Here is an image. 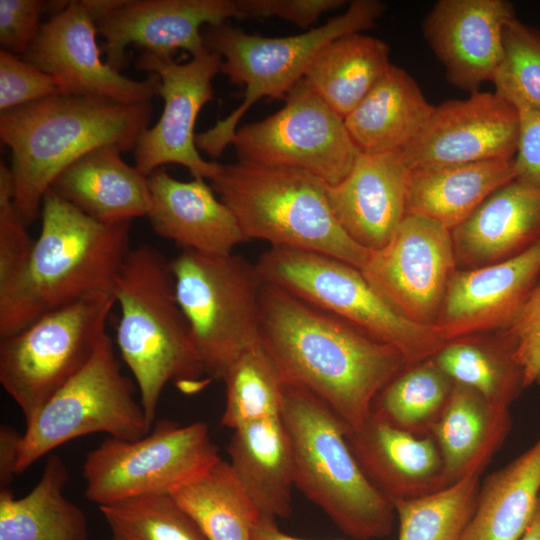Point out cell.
Here are the masks:
<instances>
[{"label":"cell","mask_w":540,"mask_h":540,"mask_svg":"<svg viewBox=\"0 0 540 540\" xmlns=\"http://www.w3.org/2000/svg\"><path fill=\"white\" fill-rule=\"evenodd\" d=\"M104 39L106 63L120 71L130 44L145 52L191 56L206 48L201 28L243 18L239 0H85Z\"/></svg>","instance_id":"e0dca14e"},{"label":"cell","mask_w":540,"mask_h":540,"mask_svg":"<svg viewBox=\"0 0 540 540\" xmlns=\"http://www.w3.org/2000/svg\"><path fill=\"white\" fill-rule=\"evenodd\" d=\"M434 108L411 75L392 65L344 122L360 153L402 152L420 133Z\"/></svg>","instance_id":"f1b7e54d"},{"label":"cell","mask_w":540,"mask_h":540,"mask_svg":"<svg viewBox=\"0 0 540 540\" xmlns=\"http://www.w3.org/2000/svg\"><path fill=\"white\" fill-rule=\"evenodd\" d=\"M29 262L0 295V338L89 294L113 293L131 250V221L102 222L49 189Z\"/></svg>","instance_id":"3957f363"},{"label":"cell","mask_w":540,"mask_h":540,"mask_svg":"<svg viewBox=\"0 0 540 540\" xmlns=\"http://www.w3.org/2000/svg\"><path fill=\"white\" fill-rule=\"evenodd\" d=\"M515 16L506 0H439L421 30L447 80L472 93L492 82L503 55L504 27Z\"/></svg>","instance_id":"d6986e66"},{"label":"cell","mask_w":540,"mask_h":540,"mask_svg":"<svg viewBox=\"0 0 540 540\" xmlns=\"http://www.w3.org/2000/svg\"><path fill=\"white\" fill-rule=\"evenodd\" d=\"M14 203L10 167L0 164V295L8 291L24 272L35 240L26 229Z\"/></svg>","instance_id":"ab89813d"},{"label":"cell","mask_w":540,"mask_h":540,"mask_svg":"<svg viewBox=\"0 0 540 540\" xmlns=\"http://www.w3.org/2000/svg\"><path fill=\"white\" fill-rule=\"evenodd\" d=\"M207 540H252L261 516L222 458L192 481L170 492Z\"/></svg>","instance_id":"836d02e7"},{"label":"cell","mask_w":540,"mask_h":540,"mask_svg":"<svg viewBox=\"0 0 540 540\" xmlns=\"http://www.w3.org/2000/svg\"><path fill=\"white\" fill-rule=\"evenodd\" d=\"M512 428L508 409L490 404L474 389L455 382L431 435L449 484L483 472Z\"/></svg>","instance_id":"4316f807"},{"label":"cell","mask_w":540,"mask_h":540,"mask_svg":"<svg viewBox=\"0 0 540 540\" xmlns=\"http://www.w3.org/2000/svg\"><path fill=\"white\" fill-rule=\"evenodd\" d=\"M63 93V86L58 79L1 49V113Z\"/></svg>","instance_id":"60d3db41"},{"label":"cell","mask_w":540,"mask_h":540,"mask_svg":"<svg viewBox=\"0 0 540 540\" xmlns=\"http://www.w3.org/2000/svg\"><path fill=\"white\" fill-rule=\"evenodd\" d=\"M458 270L516 257L540 241V186L512 180L451 231Z\"/></svg>","instance_id":"cb8c5ba5"},{"label":"cell","mask_w":540,"mask_h":540,"mask_svg":"<svg viewBox=\"0 0 540 540\" xmlns=\"http://www.w3.org/2000/svg\"><path fill=\"white\" fill-rule=\"evenodd\" d=\"M514 179L513 159L410 169L407 214L426 217L452 231Z\"/></svg>","instance_id":"484cf974"},{"label":"cell","mask_w":540,"mask_h":540,"mask_svg":"<svg viewBox=\"0 0 540 540\" xmlns=\"http://www.w3.org/2000/svg\"><path fill=\"white\" fill-rule=\"evenodd\" d=\"M517 540H540V499L532 522Z\"/></svg>","instance_id":"c3c4849f"},{"label":"cell","mask_w":540,"mask_h":540,"mask_svg":"<svg viewBox=\"0 0 540 540\" xmlns=\"http://www.w3.org/2000/svg\"><path fill=\"white\" fill-rule=\"evenodd\" d=\"M346 438L367 479L392 504L450 485L432 435L404 431L371 412L347 428Z\"/></svg>","instance_id":"7402d4cb"},{"label":"cell","mask_w":540,"mask_h":540,"mask_svg":"<svg viewBox=\"0 0 540 540\" xmlns=\"http://www.w3.org/2000/svg\"><path fill=\"white\" fill-rule=\"evenodd\" d=\"M409 172L402 152L359 153L344 179L326 185L332 212L355 243L375 251L390 241L407 215Z\"/></svg>","instance_id":"44dd1931"},{"label":"cell","mask_w":540,"mask_h":540,"mask_svg":"<svg viewBox=\"0 0 540 540\" xmlns=\"http://www.w3.org/2000/svg\"><path fill=\"white\" fill-rule=\"evenodd\" d=\"M243 18L277 17L308 29L328 11L343 6L344 0H239ZM309 30V29H308Z\"/></svg>","instance_id":"ee69618b"},{"label":"cell","mask_w":540,"mask_h":540,"mask_svg":"<svg viewBox=\"0 0 540 540\" xmlns=\"http://www.w3.org/2000/svg\"><path fill=\"white\" fill-rule=\"evenodd\" d=\"M281 419L293 464L294 486L355 540L388 536L395 510L354 457L347 426L323 400L286 381Z\"/></svg>","instance_id":"5b68a950"},{"label":"cell","mask_w":540,"mask_h":540,"mask_svg":"<svg viewBox=\"0 0 540 540\" xmlns=\"http://www.w3.org/2000/svg\"><path fill=\"white\" fill-rule=\"evenodd\" d=\"M210 182L247 241L328 255L360 270L367 262L371 251L339 225L327 198V183L320 178L238 160L220 164Z\"/></svg>","instance_id":"8992f818"},{"label":"cell","mask_w":540,"mask_h":540,"mask_svg":"<svg viewBox=\"0 0 540 540\" xmlns=\"http://www.w3.org/2000/svg\"><path fill=\"white\" fill-rule=\"evenodd\" d=\"M536 384L540 387V377L537 379Z\"/></svg>","instance_id":"681fc988"},{"label":"cell","mask_w":540,"mask_h":540,"mask_svg":"<svg viewBox=\"0 0 540 540\" xmlns=\"http://www.w3.org/2000/svg\"><path fill=\"white\" fill-rule=\"evenodd\" d=\"M540 499V437L480 484L474 514L461 540H517Z\"/></svg>","instance_id":"4dcf8cb0"},{"label":"cell","mask_w":540,"mask_h":540,"mask_svg":"<svg viewBox=\"0 0 540 540\" xmlns=\"http://www.w3.org/2000/svg\"><path fill=\"white\" fill-rule=\"evenodd\" d=\"M514 349L511 338L499 331L447 341L433 358L455 382L474 389L493 406L509 409L526 388Z\"/></svg>","instance_id":"d6a6232c"},{"label":"cell","mask_w":540,"mask_h":540,"mask_svg":"<svg viewBox=\"0 0 540 540\" xmlns=\"http://www.w3.org/2000/svg\"><path fill=\"white\" fill-rule=\"evenodd\" d=\"M97 28L85 0L68 1L41 24L22 59L58 79L63 94L146 103L159 95L156 74L134 80L101 59Z\"/></svg>","instance_id":"2e32d148"},{"label":"cell","mask_w":540,"mask_h":540,"mask_svg":"<svg viewBox=\"0 0 540 540\" xmlns=\"http://www.w3.org/2000/svg\"><path fill=\"white\" fill-rule=\"evenodd\" d=\"M23 434L14 427L0 426V488H7L17 474Z\"/></svg>","instance_id":"bcb514c9"},{"label":"cell","mask_w":540,"mask_h":540,"mask_svg":"<svg viewBox=\"0 0 540 540\" xmlns=\"http://www.w3.org/2000/svg\"><path fill=\"white\" fill-rule=\"evenodd\" d=\"M540 278V241L494 264L455 272L434 327L445 341L508 329Z\"/></svg>","instance_id":"ffe728a7"},{"label":"cell","mask_w":540,"mask_h":540,"mask_svg":"<svg viewBox=\"0 0 540 540\" xmlns=\"http://www.w3.org/2000/svg\"><path fill=\"white\" fill-rule=\"evenodd\" d=\"M454 384L433 357L408 364L380 390L371 412L404 431L431 435Z\"/></svg>","instance_id":"e575fe53"},{"label":"cell","mask_w":540,"mask_h":540,"mask_svg":"<svg viewBox=\"0 0 540 540\" xmlns=\"http://www.w3.org/2000/svg\"><path fill=\"white\" fill-rule=\"evenodd\" d=\"M153 231L182 249L227 255L247 241L231 210L202 178L180 181L159 168L148 176Z\"/></svg>","instance_id":"603a6c76"},{"label":"cell","mask_w":540,"mask_h":540,"mask_svg":"<svg viewBox=\"0 0 540 540\" xmlns=\"http://www.w3.org/2000/svg\"><path fill=\"white\" fill-rule=\"evenodd\" d=\"M252 540H308L298 538L282 532L276 525L275 519L265 516H260L256 521L253 531Z\"/></svg>","instance_id":"7dc6e473"},{"label":"cell","mask_w":540,"mask_h":540,"mask_svg":"<svg viewBox=\"0 0 540 540\" xmlns=\"http://www.w3.org/2000/svg\"><path fill=\"white\" fill-rule=\"evenodd\" d=\"M518 133L514 103L496 91L478 90L435 106L402 156L409 169L513 159Z\"/></svg>","instance_id":"ac0fdd59"},{"label":"cell","mask_w":540,"mask_h":540,"mask_svg":"<svg viewBox=\"0 0 540 540\" xmlns=\"http://www.w3.org/2000/svg\"><path fill=\"white\" fill-rule=\"evenodd\" d=\"M514 343V356L526 388L540 377V278L512 325L504 330Z\"/></svg>","instance_id":"b9f144b4"},{"label":"cell","mask_w":540,"mask_h":540,"mask_svg":"<svg viewBox=\"0 0 540 540\" xmlns=\"http://www.w3.org/2000/svg\"><path fill=\"white\" fill-rule=\"evenodd\" d=\"M265 283L356 326L396 348L407 364L434 357L446 343L434 326L412 323L395 312L360 269L328 255L270 247L255 263Z\"/></svg>","instance_id":"9c48e42d"},{"label":"cell","mask_w":540,"mask_h":540,"mask_svg":"<svg viewBox=\"0 0 540 540\" xmlns=\"http://www.w3.org/2000/svg\"><path fill=\"white\" fill-rule=\"evenodd\" d=\"M114 297L120 308L116 342L152 426L169 382L195 391L204 386L206 373L176 298L170 262L156 248H131Z\"/></svg>","instance_id":"277c9868"},{"label":"cell","mask_w":540,"mask_h":540,"mask_svg":"<svg viewBox=\"0 0 540 540\" xmlns=\"http://www.w3.org/2000/svg\"><path fill=\"white\" fill-rule=\"evenodd\" d=\"M221 457L208 425L160 420L136 440L108 437L83 462L85 496L99 506L151 493H170Z\"/></svg>","instance_id":"7c38bea8"},{"label":"cell","mask_w":540,"mask_h":540,"mask_svg":"<svg viewBox=\"0 0 540 540\" xmlns=\"http://www.w3.org/2000/svg\"><path fill=\"white\" fill-rule=\"evenodd\" d=\"M223 381L226 402L222 426L234 430L281 415L286 379L261 341L233 363Z\"/></svg>","instance_id":"d590c367"},{"label":"cell","mask_w":540,"mask_h":540,"mask_svg":"<svg viewBox=\"0 0 540 540\" xmlns=\"http://www.w3.org/2000/svg\"><path fill=\"white\" fill-rule=\"evenodd\" d=\"M495 91L540 111V31L517 17L503 30V55L493 77Z\"/></svg>","instance_id":"f35d334b"},{"label":"cell","mask_w":540,"mask_h":540,"mask_svg":"<svg viewBox=\"0 0 540 540\" xmlns=\"http://www.w3.org/2000/svg\"><path fill=\"white\" fill-rule=\"evenodd\" d=\"M259 331L286 381L323 400L347 428L368 418L380 390L408 365L393 346L265 282Z\"/></svg>","instance_id":"6da1fadb"},{"label":"cell","mask_w":540,"mask_h":540,"mask_svg":"<svg viewBox=\"0 0 540 540\" xmlns=\"http://www.w3.org/2000/svg\"><path fill=\"white\" fill-rule=\"evenodd\" d=\"M518 110L519 133L513 158L515 179L540 186V111L521 101H511Z\"/></svg>","instance_id":"f6af8a7d"},{"label":"cell","mask_w":540,"mask_h":540,"mask_svg":"<svg viewBox=\"0 0 540 540\" xmlns=\"http://www.w3.org/2000/svg\"><path fill=\"white\" fill-rule=\"evenodd\" d=\"M42 0H0V43L2 50L23 55L38 34Z\"/></svg>","instance_id":"7bdbcfd3"},{"label":"cell","mask_w":540,"mask_h":540,"mask_svg":"<svg viewBox=\"0 0 540 540\" xmlns=\"http://www.w3.org/2000/svg\"><path fill=\"white\" fill-rule=\"evenodd\" d=\"M120 368L110 337L89 362L26 423L17 474L58 446L92 433L136 440L151 430Z\"/></svg>","instance_id":"8fae6325"},{"label":"cell","mask_w":540,"mask_h":540,"mask_svg":"<svg viewBox=\"0 0 540 540\" xmlns=\"http://www.w3.org/2000/svg\"><path fill=\"white\" fill-rule=\"evenodd\" d=\"M115 304L113 293H92L0 338V383L26 423L92 358Z\"/></svg>","instance_id":"30bf717a"},{"label":"cell","mask_w":540,"mask_h":540,"mask_svg":"<svg viewBox=\"0 0 540 540\" xmlns=\"http://www.w3.org/2000/svg\"><path fill=\"white\" fill-rule=\"evenodd\" d=\"M113 540H207L170 493H151L99 506Z\"/></svg>","instance_id":"74e56055"},{"label":"cell","mask_w":540,"mask_h":540,"mask_svg":"<svg viewBox=\"0 0 540 540\" xmlns=\"http://www.w3.org/2000/svg\"><path fill=\"white\" fill-rule=\"evenodd\" d=\"M178 304L205 373L223 380L233 363L260 341L256 264L234 253L182 251L170 261Z\"/></svg>","instance_id":"ba28073f"},{"label":"cell","mask_w":540,"mask_h":540,"mask_svg":"<svg viewBox=\"0 0 540 540\" xmlns=\"http://www.w3.org/2000/svg\"><path fill=\"white\" fill-rule=\"evenodd\" d=\"M231 144L239 161L302 170L329 185L347 176L360 153L344 118L304 79L276 113L239 127Z\"/></svg>","instance_id":"4fadbf2b"},{"label":"cell","mask_w":540,"mask_h":540,"mask_svg":"<svg viewBox=\"0 0 540 540\" xmlns=\"http://www.w3.org/2000/svg\"><path fill=\"white\" fill-rule=\"evenodd\" d=\"M150 102L127 104L59 94L1 113V142L11 151L15 206L28 225L55 179L86 153L134 149L151 120Z\"/></svg>","instance_id":"7a4b0ae2"},{"label":"cell","mask_w":540,"mask_h":540,"mask_svg":"<svg viewBox=\"0 0 540 540\" xmlns=\"http://www.w3.org/2000/svg\"><path fill=\"white\" fill-rule=\"evenodd\" d=\"M230 466L261 516L288 517L294 486L292 455L281 416L233 430Z\"/></svg>","instance_id":"83f0119b"},{"label":"cell","mask_w":540,"mask_h":540,"mask_svg":"<svg viewBox=\"0 0 540 540\" xmlns=\"http://www.w3.org/2000/svg\"><path fill=\"white\" fill-rule=\"evenodd\" d=\"M480 475H468L438 491L393 506L398 540H461L477 505Z\"/></svg>","instance_id":"8d00e7d4"},{"label":"cell","mask_w":540,"mask_h":540,"mask_svg":"<svg viewBox=\"0 0 540 540\" xmlns=\"http://www.w3.org/2000/svg\"><path fill=\"white\" fill-rule=\"evenodd\" d=\"M222 59L206 48L186 63L170 55L144 52L138 70L156 74L164 107L157 123L146 128L134 147L135 167L144 175L165 164L187 168L193 178L212 179L220 163L203 159L196 145L194 127L200 110L213 98L212 81L220 73Z\"/></svg>","instance_id":"9a60e30c"},{"label":"cell","mask_w":540,"mask_h":540,"mask_svg":"<svg viewBox=\"0 0 540 540\" xmlns=\"http://www.w3.org/2000/svg\"><path fill=\"white\" fill-rule=\"evenodd\" d=\"M115 146L96 148L55 179L51 190L84 214L102 222L147 216L148 176L121 158Z\"/></svg>","instance_id":"d4e9b609"},{"label":"cell","mask_w":540,"mask_h":540,"mask_svg":"<svg viewBox=\"0 0 540 540\" xmlns=\"http://www.w3.org/2000/svg\"><path fill=\"white\" fill-rule=\"evenodd\" d=\"M457 271L451 231L426 217L407 214L390 241L371 251L361 272L400 316L434 326Z\"/></svg>","instance_id":"5bb4252c"},{"label":"cell","mask_w":540,"mask_h":540,"mask_svg":"<svg viewBox=\"0 0 540 540\" xmlns=\"http://www.w3.org/2000/svg\"><path fill=\"white\" fill-rule=\"evenodd\" d=\"M388 45L362 32L338 37L322 47L311 61L304 80L345 118L391 68Z\"/></svg>","instance_id":"1f68e13d"},{"label":"cell","mask_w":540,"mask_h":540,"mask_svg":"<svg viewBox=\"0 0 540 540\" xmlns=\"http://www.w3.org/2000/svg\"><path fill=\"white\" fill-rule=\"evenodd\" d=\"M67 480L64 461L53 454L25 496L0 488V540H87L85 514L64 495Z\"/></svg>","instance_id":"f546056e"},{"label":"cell","mask_w":540,"mask_h":540,"mask_svg":"<svg viewBox=\"0 0 540 540\" xmlns=\"http://www.w3.org/2000/svg\"><path fill=\"white\" fill-rule=\"evenodd\" d=\"M385 4L377 0L351 1L347 10L325 24L284 37L249 34L227 24L208 26L205 45L222 59L220 73L231 84L245 87L241 104L212 128L196 135V145L219 157L231 144L243 115L261 98L285 100L305 76L317 52L330 41L374 26Z\"/></svg>","instance_id":"52a82bcc"}]
</instances>
